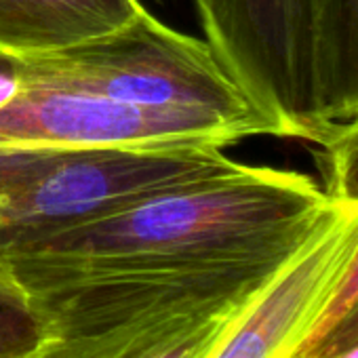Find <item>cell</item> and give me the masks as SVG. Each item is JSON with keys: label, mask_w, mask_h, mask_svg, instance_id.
Masks as SVG:
<instances>
[{"label": "cell", "mask_w": 358, "mask_h": 358, "mask_svg": "<svg viewBox=\"0 0 358 358\" xmlns=\"http://www.w3.org/2000/svg\"><path fill=\"white\" fill-rule=\"evenodd\" d=\"M306 173L232 160L194 182L66 230L5 266L53 337L243 308L329 217Z\"/></svg>", "instance_id": "6da1fadb"}, {"label": "cell", "mask_w": 358, "mask_h": 358, "mask_svg": "<svg viewBox=\"0 0 358 358\" xmlns=\"http://www.w3.org/2000/svg\"><path fill=\"white\" fill-rule=\"evenodd\" d=\"M17 87L85 93L182 118L226 148L249 137H282L278 122L226 72L207 41L143 11L129 26L91 43L17 57Z\"/></svg>", "instance_id": "7a4b0ae2"}, {"label": "cell", "mask_w": 358, "mask_h": 358, "mask_svg": "<svg viewBox=\"0 0 358 358\" xmlns=\"http://www.w3.org/2000/svg\"><path fill=\"white\" fill-rule=\"evenodd\" d=\"M230 162L224 148L203 141L43 150L0 188V266L32 245Z\"/></svg>", "instance_id": "3957f363"}, {"label": "cell", "mask_w": 358, "mask_h": 358, "mask_svg": "<svg viewBox=\"0 0 358 358\" xmlns=\"http://www.w3.org/2000/svg\"><path fill=\"white\" fill-rule=\"evenodd\" d=\"M226 72L282 129L320 143L335 127L318 106L316 0H194Z\"/></svg>", "instance_id": "277c9868"}, {"label": "cell", "mask_w": 358, "mask_h": 358, "mask_svg": "<svg viewBox=\"0 0 358 358\" xmlns=\"http://www.w3.org/2000/svg\"><path fill=\"white\" fill-rule=\"evenodd\" d=\"M358 251V203L333 207L308 243L224 324L205 358H295Z\"/></svg>", "instance_id": "5b68a950"}, {"label": "cell", "mask_w": 358, "mask_h": 358, "mask_svg": "<svg viewBox=\"0 0 358 358\" xmlns=\"http://www.w3.org/2000/svg\"><path fill=\"white\" fill-rule=\"evenodd\" d=\"M164 141L211 143L182 118L85 93L13 85L0 97V148L72 150Z\"/></svg>", "instance_id": "8992f818"}, {"label": "cell", "mask_w": 358, "mask_h": 358, "mask_svg": "<svg viewBox=\"0 0 358 358\" xmlns=\"http://www.w3.org/2000/svg\"><path fill=\"white\" fill-rule=\"evenodd\" d=\"M143 11L139 0H0V53L66 51L129 26Z\"/></svg>", "instance_id": "52a82bcc"}, {"label": "cell", "mask_w": 358, "mask_h": 358, "mask_svg": "<svg viewBox=\"0 0 358 358\" xmlns=\"http://www.w3.org/2000/svg\"><path fill=\"white\" fill-rule=\"evenodd\" d=\"M232 316H166L53 337L38 358H205Z\"/></svg>", "instance_id": "ba28073f"}, {"label": "cell", "mask_w": 358, "mask_h": 358, "mask_svg": "<svg viewBox=\"0 0 358 358\" xmlns=\"http://www.w3.org/2000/svg\"><path fill=\"white\" fill-rule=\"evenodd\" d=\"M51 329L28 291L0 266V358H38Z\"/></svg>", "instance_id": "9c48e42d"}, {"label": "cell", "mask_w": 358, "mask_h": 358, "mask_svg": "<svg viewBox=\"0 0 358 358\" xmlns=\"http://www.w3.org/2000/svg\"><path fill=\"white\" fill-rule=\"evenodd\" d=\"M320 186L331 201L358 203V114L337 122L318 143Z\"/></svg>", "instance_id": "30bf717a"}, {"label": "cell", "mask_w": 358, "mask_h": 358, "mask_svg": "<svg viewBox=\"0 0 358 358\" xmlns=\"http://www.w3.org/2000/svg\"><path fill=\"white\" fill-rule=\"evenodd\" d=\"M297 358H358V299Z\"/></svg>", "instance_id": "8fae6325"}, {"label": "cell", "mask_w": 358, "mask_h": 358, "mask_svg": "<svg viewBox=\"0 0 358 358\" xmlns=\"http://www.w3.org/2000/svg\"><path fill=\"white\" fill-rule=\"evenodd\" d=\"M356 299H358V251H356V255H354V259H352V264H350V268H348V272H345V276H343V280H341V285L337 287L333 299L329 301L324 314L320 316V320L316 322V327L310 331V335L306 337L303 345L297 350L295 358H297L299 354H303L308 348H312V345H314V343H316V341L335 324V320H337V318H339Z\"/></svg>", "instance_id": "7c38bea8"}, {"label": "cell", "mask_w": 358, "mask_h": 358, "mask_svg": "<svg viewBox=\"0 0 358 358\" xmlns=\"http://www.w3.org/2000/svg\"><path fill=\"white\" fill-rule=\"evenodd\" d=\"M318 7L333 22L358 26V0H318Z\"/></svg>", "instance_id": "4fadbf2b"}, {"label": "cell", "mask_w": 358, "mask_h": 358, "mask_svg": "<svg viewBox=\"0 0 358 358\" xmlns=\"http://www.w3.org/2000/svg\"><path fill=\"white\" fill-rule=\"evenodd\" d=\"M15 70H17V57L0 53V93H7L13 89Z\"/></svg>", "instance_id": "5bb4252c"}]
</instances>
